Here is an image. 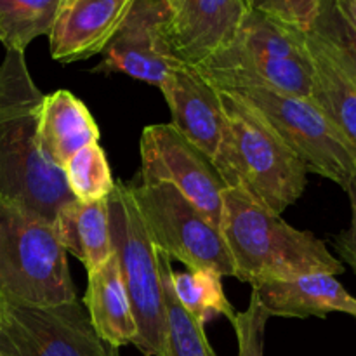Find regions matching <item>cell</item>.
<instances>
[{"mask_svg":"<svg viewBox=\"0 0 356 356\" xmlns=\"http://www.w3.org/2000/svg\"><path fill=\"white\" fill-rule=\"evenodd\" d=\"M40 92L23 51H6L0 65V202L52 221L73 200L65 174L40 152Z\"/></svg>","mask_w":356,"mask_h":356,"instance_id":"cell-1","label":"cell"},{"mask_svg":"<svg viewBox=\"0 0 356 356\" xmlns=\"http://www.w3.org/2000/svg\"><path fill=\"white\" fill-rule=\"evenodd\" d=\"M221 228L233 261V277L250 284L301 275H341L343 263L313 233L301 232L242 188L225 191Z\"/></svg>","mask_w":356,"mask_h":356,"instance_id":"cell-2","label":"cell"},{"mask_svg":"<svg viewBox=\"0 0 356 356\" xmlns=\"http://www.w3.org/2000/svg\"><path fill=\"white\" fill-rule=\"evenodd\" d=\"M221 99L225 131L214 159L219 176L282 216L305 193V163L242 94L221 90Z\"/></svg>","mask_w":356,"mask_h":356,"instance_id":"cell-3","label":"cell"},{"mask_svg":"<svg viewBox=\"0 0 356 356\" xmlns=\"http://www.w3.org/2000/svg\"><path fill=\"white\" fill-rule=\"evenodd\" d=\"M197 68L219 90L266 87L313 97L315 66L306 33L256 10L249 9L232 44Z\"/></svg>","mask_w":356,"mask_h":356,"instance_id":"cell-4","label":"cell"},{"mask_svg":"<svg viewBox=\"0 0 356 356\" xmlns=\"http://www.w3.org/2000/svg\"><path fill=\"white\" fill-rule=\"evenodd\" d=\"M0 298L7 305L56 306L75 301L66 252L51 221L0 202Z\"/></svg>","mask_w":356,"mask_h":356,"instance_id":"cell-5","label":"cell"},{"mask_svg":"<svg viewBox=\"0 0 356 356\" xmlns=\"http://www.w3.org/2000/svg\"><path fill=\"white\" fill-rule=\"evenodd\" d=\"M108 209L111 243L138 327L134 346L145 356H169L159 250L143 225L127 184L115 183Z\"/></svg>","mask_w":356,"mask_h":356,"instance_id":"cell-6","label":"cell"},{"mask_svg":"<svg viewBox=\"0 0 356 356\" xmlns=\"http://www.w3.org/2000/svg\"><path fill=\"white\" fill-rule=\"evenodd\" d=\"M156 250L188 270H214L233 277V261L221 228L198 211L176 186L136 179L127 184Z\"/></svg>","mask_w":356,"mask_h":356,"instance_id":"cell-7","label":"cell"},{"mask_svg":"<svg viewBox=\"0 0 356 356\" xmlns=\"http://www.w3.org/2000/svg\"><path fill=\"white\" fill-rule=\"evenodd\" d=\"M236 92L270 122L308 172L346 190L356 177V163L339 132L315 101L266 87H247Z\"/></svg>","mask_w":356,"mask_h":356,"instance_id":"cell-8","label":"cell"},{"mask_svg":"<svg viewBox=\"0 0 356 356\" xmlns=\"http://www.w3.org/2000/svg\"><path fill=\"white\" fill-rule=\"evenodd\" d=\"M3 356H120L94 330L79 299L56 306L7 305L0 323Z\"/></svg>","mask_w":356,"mask_h":356,"instance_id":"cell-9","label":"cell"},{"mask_svg":"<svg viewBox=\"0 0 356 356\" xmlns=\"http://www.w3.org/2000/svg\"><path fill=\"white\" fill-rule=\"evenodd\" d=\"M139 153L141 170L136 179L172 184L214 225H221L228 186L219 176L212 159L188 141L172 124L145 127Z\"/></svg>","mask_w":356,"mask_h":356,"instance_id":"cell-10","label":"cell"},{"mask_svg":"<svg viewBox=\"0 0 356 356\" xmlns=\"http://www.w3.org/2000/svg\"><path fill=\"white\" fill-rule=\"evenodd\" d=\"M101 56L94 72L124 73L160 89L167 75L183 65L174 51L163 0H136Z\"/></svg>","mask_w":356,"mask_h":356,"instance_id":"cell-11","label":"cell"},{"mask_svg":"<svg viewBox=\"0 0 356 356\" xmlns=\"http://www.w3.org/2000/svg\"><path fill=\"white\" fill-rule=\"evenodd\" d=\"M177 58L200 66L238 33L249 6L245 0H163Z\"/></svg>","mask_w":356,"mask_h":356,"instance_id":"cell-12","label":"cell"},{"mask_svg":"<svg viewBox=\"0 0 356 356\" xmlns=\"http://www.w3.org/2000/svg\"><path fill=\"white\" fill-rule=\"evenodd\" d=\"M160 90L172 115L170 124L214 162L225 131L221 90L186 63L167 75Z\"/></svg>","mask_w":356,"mask_h":356,"instance_id":"cell-13","label":"cell"},{"mask_svg":"<svg viewBox=\"0 0 356 356\" xmlns=\"http://www.w3.org/2000/svg\"><path fill=\"white\" fill-rule=\"evenodd\" d=\"M136 0H61L49 49L54 61L75 63L101 54Z\"/></svg>","mask_w":356,"mask_h":356,"instance_id":"cell-14","label":"cell"},{"mask_svg":"<svg viewBox=\"0 0 356 356\" xmlns=\"http://www.w3.org/2000/svg\"><path fill=\"white\" fill-rule=\"evenodd\" d=\"M252 292L270 316L325 318L336 312L356 316V298L334 275L312 273L261 282L252 285Z\"/></svg>","mask_w":356,"mask_h":356,"instance_id":"cell-15","label":"cell"},{"mask_svg":"<svg viewBox=\"0 0 356 356\" xmlns=\"http://www.w3.org/2000/svg\"><path fill=\"white\" fill-rule=\"evenodd\" d=\"M37 138L42 155L63 170L76 152L99 141V129L83 101L59 89L42 97Z\"/></svg>","mask_w":356,"mask_h":356,"instance_id":"cell-16","label":"cell"},{"mask_svg":"<svg viewBox=\"0 0 356 356\" xmlns=\"http://www.w3.org/2000/svg\"><path fill=\"white\" fill-rule=\"evenodd\" d=\"M87 275L83 306L97 336L117 350L134 344L138 327L115 249L99 268Z\"/></svg>","mask_w":356,"mask_h":356,"instance_id":"cell-17","label":"cell"},{"mask_svg":"<svg viewBox=\"0 0 356 356\" xmlns=\"http://www.w3.org/2000/svg\"><path fill=\"white\" fill-rule=\"evenodd\" d=\"M51 225L61 249L83 263L87 273L113 252L108 198L89 204L73 198L59 207Z\"/></svg>","mask_w":356,"mask_h":356,"instance_id":"cell-18","label":"cell"},{"mask_svg":"<svg viewBox=\"0 0 356 356\" xmlns=\"http://www.w3.org/2000/svg\"><path fill=\"white\" fill-rule=\"evenodd\" d=\"M306 42L315 66L312 99L339 132L356 163V87L309 33H306Z\"/></svg>","mask_w":356,"mask_h":356,"instance_id":"cell-19","label":"cell"},{"mask_svg":"<svg viewBox=\"0 0 356 356\" xmlns=\"http://www.w3.org/2000/svg\"><path fill=\"white\" fill-rule=\"evenodd\" d=\"M159 266L162 278L169 356H218L209 343L204 323L186 312L177 301L172 287V259L160 250Z\"/></svg>","mask_w":356,"mask_h":356,"instance_id":"cell-20","label":"cell"},{"mask_svg":"<svg viewBox=\"0 0 356 356\" xmlns=\"http://www.w3.org/2000/svg\"><path fill=\"white\" fill-rule=\"evenodd\" d=\"M61 0H0V42L6 51H26L37 37H49Z\"/></svg>","mask_w":356,"mask_h":356,"instance_id":"cell-21","label":"cell"},{"mask_svg":"<svg viewBox=\"0 0 356 356\" xmlns=\"http://www.w3.org/2000/svg\"><path fill=\"white\" fill-rule=\"evenodd\" d=\"M172 287L181 306L204 325L214 316L229 318L235 313L222 291V277L214 270L174 271Z\"/></svg>","mask_w":356,"mask_h":356,"instance_id":"cell-22","label":"cell"},{"mask_svg":"<svg viewBox=\"0 0 356 356\" xmlns=\"http://www.w3.org/2000/svg\"><path fill=\"white\" fill-rule=\"evenodd\" d=\"M66 186L79 202L106 200L115 188L104 149L99 143L86 146L76 152L63 167Z\"/></svg>","mask_w":356,"mask_h":356,"instance_id":"cell-23","label":"cell"},{"mask_svg":"<svg viewBox=\"0 0 356 356\" xmlns=\"http://www.w3.org/2000/svg\"><path fill=\"white\" fill-rule=\"evenodd\" d=\"M308 33L356 87V31L334 0H322L318 17Z\"/></svg>","mask_w":356,"mask_h":356,"instance_id":"cell-24","label":"cell"},{"mask_svg":"<svg viewBox=\"0 0 356 356\" xmlns=\"http://www.w3.org/2000/svg\"><path fill=\"white\" fill-rule=\"evenodd\" d=\"M250 10L308 33L315 24L322 0H245Z\"/></svg>","mask_w":356,"mask_h":356,"instance_id":"cell-25","label":"cell"},{"mask_svg":"<svg viewBox=\"0 0 356 356\" xmlns=\"http://www.w3.org/2000/svg\"><path fill=\"white\" fill-rule=\"evenodd\" d=\"M270 318L254 292L245 312H235L229 316L238 341V356H264V329Z\"/></svg>","mask_w":356,"mask_h":356,"instance_id":"cell-26","label":"cell"},{"mask_svg":"<svg viewBox=\"0 0 356 356\" xmlns=\"http://www.w3.org/2000/svg\"><path fill=\"white\" fill-rule=\"evenodd\" d=\"M344 191L350 197L351 225L350 228L339 233V236L336 238V249L339 252V256L343 257L344 263L350 264L351 270L356 273V177L348 184V188Z\"/></svg>","mask_w":356,"mask_h":356,"instance_id":"cell-27","label":"cell"},{"mask_svg":"<svg viewBox=\"0 0 356 356\" xmlns=\"http://www.w3.org/2000/svg\"><path fill=\"white\" fill-rule=\"evenodd\" d=\"M334 3H336L337 10L343 14L344 19L356 31V0H334Z\"/></svg>","mask_w":356,"mask_h":356,"instance_id":"cell-28","label":"cell"},{"mask_svg":"<svg viewBox=\"0 0 356 356\" xmlns=\"http://www.w3.org/2000/svg\"><path fill=\"white\" fill-rule=\"evenodd\" d=\"M3 313H6V301L0 298V323H2V320H3Z\"/></svg>","mask_w":356,"mask_h":356,"instance_id":"cell-29","label":"cell"},{"mask_svg":"<svg viewBox=\"0 0 356 356\" xmlns=\"http://www.w3.org/2000/svg\"><path fill=\"white\" fill-rule=\"evenodd\" d=\"M0 356H3V355H2V353H0Z\"/></svg>","mask_w":356,"mask_h":356,"instance_id":"cell-30","label":"cell"}]
</instances>
